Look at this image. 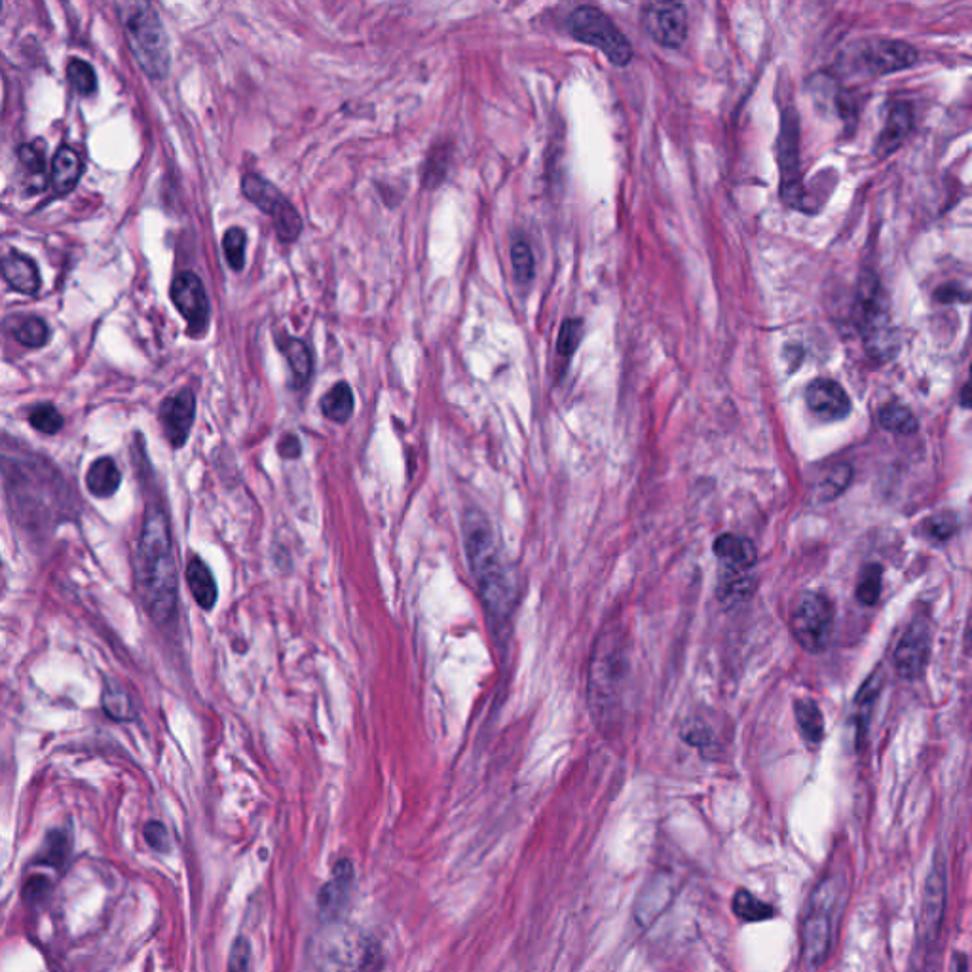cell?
Returning a JSON list of instances; mask_svg holds the SVG:
<instances>
[{"instance_id": "cell-34", "label": "cell", "mask_w": 972, "mask_h": 972, "mask_svg": "<svg viewBox=\"0 0 972 972\" xmlns=\"http://www.w3.org/2000/svg\"><path fill=\"white\" fill-rule=\"evenodd\" d=\"M879 424L883 426V430L898 435H912L917 431V418L914 412L900 403H887L879 411Z\"/></svg>"}, {"instance_id": "cell-46", "label": "cell", "mask_w": 972, "mask_h": 972, "mask_svg": "<svg viewBox=\"0 0 972 972\" xmlns=\"http://www.w3.org/2000/svg\"><path fill=\"white\" fill-rule=\"evenodd\" d=\"M143 836L149 843V847H152L154 851H168L169 834L168 828L164 824L158 823V821H150L143 830Z\"/></svg>"}, {"instance_id": "cell-13", "label": "cell", "mask_w": 972, "mask_h": 972, "mask_svg": "<svg viewBox=\"0 0 972 972\" xmlns=\"http://www.w3.org/2000/svg\"><path fill=\"white\" fill-rule=\"evenodd\" d=\"M169 295L179 314L187 319L190 337H204L209 327L211 308L202 280L192 272H183L171 283Z\"/></svg>"}, {"instance_id": "cell-7", "label": "cell", "mask_w": 972, "mask_h": 972, "mask_svg": "<svg viewBox=\"0 0 972 972\" xmlns=\"http://www.w3.org/2000/svg\"><path fill=\"white\" fill-rule=\"evenodd\" d=\"M118 8L131 54L141 69L150 78H166L169 73L168 33L154 6L149 2H130Z\"/></svg>"}, {"instance_id": "cell-29", "label": "cell", "mask_w": 972, "mask_h": 972, "mask_svg": "<svg viewBox=\"0 0 972 972\" xmlns=\"http://www.w3.org/2000/svg\"><path fill=\"white\" fill-rule=\"evenodd\" d=\"M101 705L105 714L116 722H131L137 716L135 707L131 703L130 693L126 692V688L116 680H105Z\"/></svg>"}, {"instance_id": "cell-5", "label": "cell", "mask_w": 972, "mask_h": 972, "mask_svg": "<svg viewBox=\"0 0 972 972\" xmlns=\"http://www.w3.org/2000/svg\"><path fill=\"white\" fill-rule=\"evenodd\" d=\"M627 676L629 655L623 635L606 631L595 646L589 671V705L600 722L612 720L619 709Z\"/></svg>"}, {"instance_id": "cell-25", "label": "cell", "mask_w": 972, "mask_h": 972, "mask_svg": "<svg viewBox=\"0 0 972 972\" xmlns=\"http://www.w3.org/2000/svg\"><path fill=\"white\" fill-rule=\"evenodd\" d=\"M122 485L120 469L113 458H97L86 473V486L95 498H111Z\"/></svg>"}, {"instance_id": "cell-22", "label": "cell", "mask_w": 972, "mask_h": 972, "mask_svg": "<svg viewBox=\"0 0 972 972\" xmlns=\"http://www.w3.org/2000/svg\"><path fill=\"white\" fill-rule=\"evenodd\" d=\"M912 131V107L908 103H895L887 116V124L879 133L876 152L879 156H887L897 150L908 133Z\"/></svg>"}, {"instance_id": "cell-36", "label": "cell", "mask_w": 972, "mask_h": 972, "mask_svg": "<svg viewBox=\"0 0 972 972\" xmlns=\"http://www.w3.org/2000/svg\"><path fill=\"white\" fill-rule=\"evenodd\" d=\"M450 162V149L447 145H437L435 149H431L430 156H428V162L424 166V173H422V181H424V187L435 188L439 187L445 177H447V171H449Z\"/></svg>"}, {"instance_id": "cell-47", "label": "cell", "mask_w": 972, "mask_h": 972, "mask_svg": "<svg viewBox=\"0 0 972 972\" xmlns=\"http://www.w3.org/2000/svg\"><path fill=\"white\" fill-rule=\"evenodd\" d=\"M935 299L938 302H944V304H952V302H969V293L965 287H961L959 283H948V285H942L938 291H936Z\"/></svg>"}, {"instance_id": "cell-16", "label": "cell", "mask_w": 972, "mask_h": 972, "mask_svg": "<svg viewBox=\"0 0 972 972\" xmlns=\"http://www.w3.org/2000/svg\"><path fill=\"white\" fill-rule=\"evenodd\" d=\"M779 164L783 175V196L790 206H800L802 200V175L798 154V118L794 109H786L783 131L779 139Z\"/></svg>"}, {"instance_id": "cell-38", "label": "cell", "mask_w": 972, "mask_h": 972, "mask_svg": "<svg viewBox=\"0 0 972 972\" xmlns=\"http://www.w3.org/2000/svg\"><path fill=\"white\" fill-rule=\"evenodd\" d=\"M245 247H247V234L243 228L232 226L228 228L223 236V251H225L226 262L234 272H242L245 266Z\"/></svg>"}, {"instance_id": "cell-20", "label": "cell", "mask_w": 972, "mask_h": 972, "mask_svg": "<svg viewBox=\"0 0 972 972\" xmlns=\"http://www.w3.org/2000/svg\"><path fill=\"white\" fill-rule=\"evenodd\" d=\"M805 403L823 422H838L851 412L849 395L842 384L832 378H815L805 390Z\"/></svg>"}, {"instance_id": "cell-28", "label": "cell", "mask_w": 972, "mask_h": 972, "mask_svg": "<svg viewBox=\"0 0 972 972\" xmlns=\"http://www.w3.org/2000/svg\"><path fill=\"white\" fill-rule=\"evenodd\" d=\"M319 407H321V412L327 420H331L335 424L348 422L354 414V407H356V399H354V392H352L350 384L348 382L335 384L329 392L321 397Z\"/></svg>"}, {"instance_id": "cell-10", "label": "cell", "mask_w": 972, "mask_h": 972, "mask_svg": "<svg viewBox=\"0 0 972 972\" xmlns=\"http://www.w3.org/2000/svg\"><path fill=\"white\" fill-rule=\"evenodd\" d=\"M242 192L253 206L270 215L280 242L293 243L299 240L302 234V217L270 181L262 179L257 173H247L243 175Z\"/></svg>"}, {"instance_id": "cell-40", "label": "cell", "mask_w": 972, "mask_h": 972, "mask_svg": "<svg viewBox=\"0 0 972 972\" xmlns=\"http://www.w3.org/2000/svg\"><path fill=\"white\" fill-rule=\"evenodd\" d=\"M29 424L40 433L56 435L57 431L63 428V416L59 414L54 405L42 403V405L33 407V411L29 412Z\"/></svg>"}, {"instance_id": "cell-33", "label": "cell", "mask_w": 972, "mask_h": 972, "mask_svg": "<svg viewBox=\"0 0 972 972\" xmlns=\"http://www.w3.org/2000/svg\"><path fill=\"white\" fill-rule=\"evenodd\" d=\"M752 583L754 581L748 578V572H735V570L722 568V576L718 583V599L729 606L743 602L754 589Z\"/></svg>"}, {"instance_id": "cell-2", "label": "cell", "mask_w": 972, "mask_h": 972, "mask_svg": "<svg viewBox=\"0 0 972 972\" xmlns=\"http://www.w3.org/2000/svg\"><path fill=\"white\" fill-rule=\"evenodd\" d=\"M464 549L486 616L502 629L519 604V578L507 561L494 526L481 509H469L462 519Z\"/></svg>"}, {"instance_id": "cell-24", "label": "cell", "mask_w": 972, "mask_h": 972, "mask_svg": "<svg viewBox=\"0 0 972 972\" xmlns=\"http://www.w3.org/2000/svg\"><path fill=\"white\" fill-rule=\"evenodd\" d=\"M187 583L196 604L204 610H211L219 597L217 581L209 566L200 557H192L187 564Z\"/></svg>"}, {"instance_id": "cell-32", "label": "cell", "mask_w": 972, "mask_h": 972, "mask_svg": "<svg viewBox=\"0 0 972 972\" xmlns=\"http://www.w3.org/2000/svg\"><path fill=\"white\" fill-rule=\"evenodd\" d=\"M731 908L735 912V916L747 923H758V921H767L771 917L775 916V908L766 902V900H760L758 897H754L750 891L747 889H739L735 895H733V900H731Z\"/></svg>"}, {"instance_id": "cell-44", "label": "cell", "mask_w": 972, "mask_h": 972, "mask_svg": "<svg viewBox=\"0 0 972 972\" xmlns=\"http://www.w3.org/2000/svg\"><path fill=\"white\" fill-rule=\"evenodd\" d=\"M925 530L931 538H935L938 542H946L957 532V519L952 513H940L925 521Z\"/></svg>"}, {"instance_id": "cell-23", "label": "cell", "mask_w": 972, "mask_h": 972, "mask_svg": "<svg viewBox=\"0 0 972 972\" xmlns=\"http://www.w3.org/2000/svg\"><path fill=\"white\" fill-rule=\"evenodd\" d=\"M2 276L8 281L12 289H16L23 295H33L40 287V274H38L37 264L25 255H10L0 264Z\"/></svg>"}, {"instance_id": "cell-31", "label": "cell", "mask_w": 972, "mask_h": 972, "mask_svg": "<svg viewBox=\"0 0 972 972\" xmlns=\"http://www.w3.org/2000/svg\"><path fill=\"white\" fill-rule=\"evenodd\" d=\"M796 720L805 741L811 745H819L824 737L823 712L813 699L796 701Z\"/></svg>"}, {"instance_id": "cell-3", "label": "cell", "mask_w": 972, "mask_h": 972, "mask_svg": "<svg viewBox=\"0 0 972 972\" xmlns=\"http://www.w3.org/2000/svg\"><path fill=\"white\" fill-rule=\"evenodd\" d=\"M137 593L156 625L166 627L177 617L179 574L168 515L160 505L145 511L135 557Z\"/></svg>"}, {"instance_id": "cell-19", "label": "cell", "mask_w": 972, "mask_h": 972, "mask_svg": "<svg viewBox=\"0 0 972 972\" xmlns=\"http://www.w3.org/2000/svg\"><path fill=\"white\" fill-rule=\"evenodd\" d=\"M160 424L173 449L185 447L196 416V397L192 390H181L160 405Z\"/></svg>"}, {"instance_id": "cell-49", "label": "cell", "mask_w": 972, "mask_h": 972, "mask_svg": "<svg viewBox=\"0 0 972 972\" xmlns=\"http://www.w3.org/2000/svg\"><path fill=\"white\" fill-rule=\"evenodd\" d=\"M278 450H280L281 456L287 458V460H295L300 456V441L297 435L293 433H287L281 437L280 445H278Z\"/></svg>"}, {"instance_id": "cell-42", "label": "cell", "mask_w": 972, "mask_h": 972, "mask_svg": "<svg viewBox=\"0 0 972 972\" xmlns=\"http://www.w3.org/2000/svg\"><path fill=\"white\" fill-rule=\"evenodd\" d=\"M583 338V323L581 319H566L562 323L559 340H557V352L562 357L574 356Z\"/></svg>"}, {"instance_id": "cell-17", "label": "cell", "mask_w": 972, "mask_h": 972, "mask_svg": "<svg viewBox=\"0 0 972 972\" xmlns=\"http://www.w3.org/2000/svg\"><path fill=\"white\" fill-rule=\"evenodd\" d=\"M931 642V627L921 619L904 631L895 650V669L902 678L914 680L923 674L931 657Z\"/></svg>"}, {"instance_id": "cell-52", "label": "cell", "mask_w": 972, "mask_h": 972, "mask_svg": "<svg viewBox=\"0 0 972 972\" xmlns=\"http://www.w3.org/2000/svg\"><path fill=\"white\" fill-rule=\"evenodd\" d=\"M0 10H2V4H0Z\"/></svg>"}, {"instance_id": "cell-9", "label": "cell", "mask_w": 972, "mask_h": 972, "mask_svg": "<svg viewBox=\"0 0 972 972\" xmlns=\"http://www.w3.org/2000/svg\"><path fill=\"white\" fill-rule=\"evenodd\" d=\"M834 629V604L823 593L805 591L792 606L790 631L796 642L811 654H819L830 642Z\"/></svg>"}, {"instance_id": "cell-21", "label": "cell", "mask_w": 972, "mask_h": 972, "mask_svg": "<svg viewBox=\"0 0 972 972\" xmlns=\"http://www.w3.org/2000/svg\"><path fill=\"white\" fill-rule=\"evenodd\" d=\"M714 553L722 568L735 572H750L758 562L756 545L737 534H722L714 542Z\"/></svg>"}, {"instance_id": "cell-6", "label": "cell", "mask_w": 972, "mask_h": 972, "mask_svg": "<svg viewBox=\"0 0 972 972\" xmlns=\"http://www.w3.org/2000/svg\"><path fill=\"white\" fill-rule=\"evenodd\" d=\"M843 897V881L836 874L817 883L805 904L802 923V959L807 969L821 967L834 944L836 912Z\"/></svg>"}, {"instance_id": "cell-50", "label": "cell", "mask_w": 972, "mask_h": 972, "mask_svg": "<svg viewBox=\"0 0 972 972\" xmlns=\"http://www.w3.org/2000/svg\"><path fill=\"white\" fill-rule=\"evenodd\" d=\"M950 972H969V959H967V955L961 954V952H955L952 955Z\"/></svg>"}, {"instance_id": "cell-35", "label": "cell", "mask_w": 972, "mask_h": 972, "mask_svg": "<svg viewBox=\"0 0 972 972\" xmlns=\"http://www.w3.org/2000/svg\"><path fill=\"white\" fill-rule=\"evenodd\" d=\"M69 855H71L69 834L65 830H52L46 836V842H44L38 860L52 866V868H61L65 864V860L69 859Z\"/></svg>"}, {"instance_id": "cell-1", "label": "cell", "mask_w": 972, "mask_h": 972, "mask_svg": "<svg viewBox=\"0 0 972 972\" xmlns=\"http://www.w3.org/2000/svg\"><path fill=\"white\" fill-rule=\"evenodd\" d=\"M6 498L21 526L48 532L75 517V496L61 473L37 456L0 460Z\"/></svg>"}, {"instance_id": "cell-4", "label": "cell", "mask_w": 972, "mask_h": 972, "mask_svg": "<svg viewBox=\"0 0 972 972\" xmlns=\"http://www.w3.org/2000/svg\"><path fill=\"white\" fill-rule=\"evenodd\" d=\"M310 954L321 972H382L386 963L378 940L340 921L323 923L310 940Z\"/></svg>"}, {"instance_id": "cell-14", "label": "cell", "mask_w": 972, "mask_h": 972, "mask_svg": "<svg viewBox=\"0 0 972 972\" xmlns=\"http://www.w3.org/2000/svg\"><path fill=\"white\" fill-rule=\"evenodd\" d=\"M644 25L657 44L680 48L688 38V12L680 2H654L644 8Z\"/></svg>"}, {"instance_id": "cell-45", "label": "cell", "mask_w": 972, "mask_h": 972, "mask_svg": "<svg viewBox=\"0 0 972 972\" xmlns=\"http://www.w3.org/2000/svg\"><path fill=\"white\" fill-rule=\"evenodd\" d=\"M228 972H251V944L247 938H236L228 955Z\"/></svg>"}, {"instance_id": "cell-11", "label": "cell", "mask_w": 972, "mask_h": 972, "mask_svg": "<svg viewBox=\"0 0 972 972\" xmlns=\"http://www.w3.org/2000/svg\"><path fill=\"white\" fill-rule=\"evenodd\" d=\"M862 297H864V302H862V335H864L866 350L870 352V356L881 359V361L889 359L895 354L897 338H895V329H893L891 319H889V312H887L885 304L881 302L878 283H874V287L866 285L864 291H862Z\"/></svg>"}, {"instance_id": "cell-12", "label": "cell", "mask_w": 972, "mask_h": 972, "mask_svg": "<svg viewBox=\"0 0 972 972\" xmlns=\"http://www.w3.org/2000/svg\"><path fill=\"white\" fill-rule=\"evenodd\" d=\"M917 50L902 40H866L853 57V65L866 75L883 76L912 67Z\"/></svg>"}, {"instance_id": "cell-39", "label": "cell", "mask_w": 972, "mask_h": 972, "mask_svg": "<svg viewBox=\"0 0 972 972\" xmlns=\"http://www.w3.org/2000/svg\"><path fill=\"white\" fill-rule=\"evenodd\" d=\"M511 262H513L515 280L519 281L521 285H528L530 281L534 280V268H536L534 255H532L530 245L524 240H517L511 245Z\"/></svg>"}, {"instance_id": "cell-51", "label": "cell", "mask_w": 972, "mask_h": 972, "mask_svg": "<svg viewBox=\"0 0 972 972\" xmlns=\"http://www.w3.org/2000/svg\"><path fill=\"white\" fill-rule=\"evenodd\" d=\"M963 405L969 407V386L963 388Z\"/></svg>"}, {"instance_id": "cell-15", "label": "cell", "mask_w": 972, "mask_h": 972, "mask_svg": "<svg viewBox=\"0 0 972 972\" xmlns=\"http://www.w3.org/2000/svg\"><path fill=\"white\" fill-rule=\"evenodd\" d=\"M946 897H948V876H946V864L944 859L938 855L931 872L925 881L923 889V900H921V933L925 944H935L940 936L942 921H944V910H946Z\"/></svg>"}, {"instance_id": "cell-41", "label": "cell", "mask_w": 972, "mask_h": 972, "mask_svg": "<svg viewBox=\"0 0 972 972\" xmlns=\"http://www.w3.org/2000/svg\"><path fill=\"white\" fill-rule=\"evenodd\" d=\"M67 78H69L71 86L80 95L94 94L95 88H97V78H95L94 69L86 61H82V59H73L69 63V67H67Z\"/></svg>"}, {"instance_id": "cell-48", "label": "cell", "mask_w": 972, "mask_h": 972, "mask_svg": "<svg viewBox=\"0 0 972 972\" xmlns=\"http://www.w3.org/2000/svg\"><path fill=\"white\" fill-rule=\"evenodd\" d=\"M19 160H21V162H23L27 168L31 169L33 173H42L44 168H46L42 154H40L37 149H33L31 145H23V147L19 149Z\"/></svg>"}, {"instance_id": "cell-37", "label": "cell", "mask_w": 972, "mask_h": 972, "mask_svg": "<svg viewBox=\"0 0 972 972\" xmlns=\"http://www.w3.org/2000/svg\"><path fill=\"white\" fill-rule=\"evenodd\" d=\"M881 580H883V568L879 564L864 566L857 583V599L866 606H874L881 595Z\"/></svg>"}, {"instance_id": "cell-8", "label": "cell", "mask_w": 972, "mask_h": 972, "mask_svg": "<svg viewBox=\"0 0 972 972\" xmlns=\"http://www.w3.org/2000/svg\"><path fill=\"white\" fill-rule=\"evenodd\" d=\"M570 35L583 44L595 46L616 67H625L633 59V46L597 6H580L568 18Z\"/></svg>"}, {"instance_id": "cell-26", "label": "cell", "mask_w": 972, "mask_h": 972, "mask_svg": "<svg viewBox=\"0 0 972 972\" xmlns=\"http://www.w3.org/2000/svg\"><path fill=\"white\" fill-rule=\"evenodd\" d=\"M82 175V162L75 149L59 147L52 160V185L59 194H67L76 187Z\"/></svg>"}, {"instance_id": "cell-18", "label": "cell", "mask_w": 972, "mask_h": 972, "mask_svg": "<svg viewBox=\"0 0 972 972\" xmlns=\"http://www.w3.org/2000/svg\"><path fill=\"white\" fill-rule=\"evenodd\" d=\"M354 881H356V872L352 862L348 859L338 860L331 878L325 881L318 895L319 917L323 923L340 921V917L352 900Z\"/></svg>"}, {"instance_id": "cell-30", "label": "cell", "mask_w": 972, "mask_h": 972, "mask_svg": "<svg viewBox=\"0 0 972 972\" xmlns=\"http://www.w3.org/2000/svg\"><path fill=\"white\" fill-rule=\"evenodd\" d=\"M851 477H853V469L849 468L847 464H836V466L826 469L821 473V477L815 481V488H813L815 498L819 502H832L849 486Z\"/></svg>"}, {"instance_id": "cell-27", "label": "cell", "mask_w": 972, "mask_h": 972, "mask_svg": "<svg viewBox=\"0 0 972 972\" xmlns=\"http://www.w3.org/2000/svg\"><path fill=\"white\" fill-rule=\"evenodd\" d=\"M276 340L280 344L281 354L287 359L291 373L295 378L297 386H306L310 376H312V354L308 346L299 338L287 337V335H276Z\"/></svg>"}, {"instance_id": "cell-43", "label": "cell", "mask_w": 972, "mask_h": 972, "mask_svg": "<svg viewBox=\"0 0 972 972\" xmlns=\"http://www.w3.org/2000/svg\"><path fill=\"white\" fill-rule=\"evenodd\" d=\"M16 338L27 348H40L48 340V325L42 319H27L16 329Z\"/></svg>"}]
</instances>
